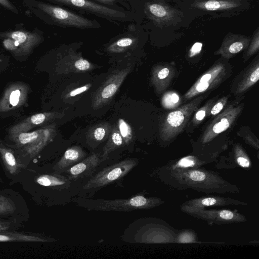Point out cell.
<instances>
[{"label":"cell","mask_w":259,"mask_h":259,"mask_svg":"<svg viewBox=\"0 0 259 259\" xmlns=\"http://www.w3.org/2000/svg\"><path fill=\"white\" fill-rule=\"evenodd\" d=\"M227 101V98H222L218 101L210 110V113L212 115H215L220 113Z\"/></svg>","instance_id":"obj_38"},{"label":"cell","mask_w":259,"mask_h":259,"mask_svg":"<svg viewBox=\"0 0 259 259\" xmlns=\"http://www.w3.org/2000/svg\"><path fill=\"white\" fill-rule=\"evenodd\" d=\"M85 155V152L80 147L73 146L69 147L52 166V172L58 174L65 172L70 167L84 159Z\"/></svg>","instance_id":"obj_25"},{"label":"cell","mask_w":259,"mask_h":259,"mask_svg":"<svg viewBox=\"0 0 259 259\" xmlns=\"http://www.w3.org/2000/svg\"><path fill=\"white\" fill-rule=\"evenodd\" d=\"M69 60L68 65L71 66V70L75 72L90 71L94 68V65L88 60L79 55H75Z\"/></svg>","instance_id":"obj_30"},{"label":"cell","mask_w":259,"mask_h":259,"mask_svg":"<svg viewBox=\"0 0 259 259\" xmlns=\"http://www.w3.org/2000/svg\"><path fill=\"white\" fill-rule=\"evenodd\" d=\"M101 155L93 153L70 167L65 172L70 180L91 176L101 163Z\"/></svg>","instance_id":"obj_24"},{"label":"cell","mask_w":259,"mask_h":259,"mask_svg":"<svg viewBox=\"0 0 259 259\" xmlns=\"http://www.w3.org/2000/svg\"><path fill=\"white\" fill-rule=\"evenodd\" d=\"M0 4L6 9L13 11L15 13H17V11L16 8L9 0H0Z\"/></svg>","instance_id":"obj_42"},{"label":"cell","mask_w":259,"mask_h":259,"mask_svg":"<svg viewBox=\"0 0 259 259\" xmlns=\"http://www.w3.org/2000/svg\"><path fill=\"white\" fill-rule=\"evenodd\" d=\"M124 145V141L119 133L117 124L112 126L108 141L103 148V153L101 155V162H103L108 157L109 154Z\"/></svg>","instance_id":"obj_27"},{"label":"cell","mask_w":259,"mask_h":259,"mask_svg":"<svg viewBox=\"0 0 259 259\" xmlns=\"http://www.w3.org/2000/svg\"><path fill=\"white\" fill-rule=\"evenodd\" d=\"M4 47L8 50L11 51L15 55L17 51V47L15 45V40L11 38L6 37L3 40Z\"/></svg>","instance_id":"obj_40"},{"label":"cell","mask_w":259,"mask_h":259,"mask_svg":"<svg viewBox=\"0 0 259 259\" xmlns=\"http://www.w3.org/2000/svg\"><path fill=\"white\" fill-rule=\"evenodd\" d=\"M73 8L82 10L111 20L128 21L127 14L89 0H48Z\"/></svg>","instance_id":"obj_11"},{"label":"cell","mask_w":259,"mask_h":259,"mask_svg":"<svg viewBox=\"0 0 259 259\" xmlns=\"http://www.w3.org/2000/svg\"><path fill=\"white\" fill-rule=\"evenodd\" d=\"M251 0H190L178 6L193 20L204 16L231 18L251 9Z\"/></svg>","instance_id":"obj_3"},{"label":"cell","mask_w":259,"mask_h":259,"mask_svg":"<svg viewBox=\"0 0 259 259\" xmlns=\"http://www.w3.org/2000/svg\"><path fill=\"white\" fill-rule=\"evenodd\" d=\"M180 210L197 219L204 221L210 225H226L243 223L247 220L245 216L237 209H205L190 207L181 205Z\"/></svg>","instance_id":"obj_6"},{"label":"cell","mask_w":259,"mask_h":259,"mask_svg":"<svg viewBox=\"0 0 259 259\" xmlns=\"http://www.w3.org/2000/svg\"><path fill=\"white\" fill-rule=\"evenodd\" d=\"M211 104L212 102H210V103H207V105L206 104L203 108L199 110L196 113L195 118H194L193 120L197 123L202 121L205 116L206 112Z\"/></svg>","instance_id":"obj_36"},{"label":"cell","mask_w":259,"mask_h":259,"mask_svg":"<svg viewBox=\"0 0 259 259\" xmlns=\"http://www.w3.org/2000/svg\"><path fill=\"white\" fill-rule=\"evenodd\" d=\"M136 158H126L106 167L91 177L83 186L85 190L105 187L124 177L138 164Z\"/></svg>","instance_id":"obj_8"},{"label":"cell","mask_w":259,"mask_h":259,"mask_svg":"<svg viewBox=\"0 0 259 259\" xmlns=\"http://www.w3.org/2000/svg\"><path fill=\"white\" fill-rule=\"evenodd\" d=\"M255 65L250 69L240 82L237 92H242L245 91L258 81L259 79V66L257 61Z\"/></svg>","instance_id":"obj_28"},{"label":"cell","mask_w":259,"mask_h":259,"mask_svg":"<svg viewBox=\"0 0 259 259\" xmlns=\"http://www.w3.org/2000/svg\"><path fill=\"white\" fill-rule=\"evenodd\" d=\"M252 164L249 156L239 144L234 147L232 154L229 157L221 158L215 164L218 169H234L236 167L250 168Z\"/></svg>","instance_id":"obj_23"},{"label":"cell","mask_w":259,"mask_h":259,"mask_svg":"<svg viewBox=\"0 0 259 259\" xmlns=\"http://www.w3.org/2000/svg\"><path fill=\"white\" fill-rule=\"evenodd\" d=\"M28 86L22 82L10 85L0 99V112H6L20 107L26 102Z\"/></svg>","instance_id":"obj_14"},{"label":"cell","mask_w":259,"mask_h":259,"mask_svg":"<svg viewBox=\"0 0 259 259\" xmlns=\"http://www.w3.org/2000/svg\"><path fill=\"white\" fill-rule=\"evenodd\" d=\"M0 164L6 177L10 180L9 185L17 184L27 168L19 163L13 149L1 141Z\"/></svg>","instance_id":"obj_13"},{"label":"cell","mask_w":259,"mask_h":259,"mask_svg":"<svg viewBox=\"0 0 259 259\" xmlns=\"http://www.w3.org/2000/svg\"><path fill=\"white\" fill-rule=\"evenodd\" d=\"M144 12L159 34L175 39L184 34L180 30L188 27L193 21L176 5L165 0H147Z\"/></svg>","instance_id":"obj_2"},{"label":"cell","mask_w":259,"mask_h":259,"mask_svg":"<svg viewBox=\"0 0 259 259\" xmlns=\"http://www.w3.org/2000/svg\"><path fill=\"white\" fill-rule=\"evenodd\" d=\"M64 115V112L59 111L45 112L32 115L11 127L9 130V137L21 132H28L36 126L61 119Z\"/></svg>","instance_id":"obj_16"},{"label":"cell","mask_w":259,"mask_h":259,"mask_svg":"<svg viewBox=\"0 0 259 259\" xmlns=\"http://www.w3.org/2000/svg\"><path fill=\"white\" fill-rule=\"evenodd\" d=\"M3 180L2 179V177L1 176V172H0V183H3Z\"/></svg>","instance_id":"obj_45"},{"label":"cell","mask_w":259,"mask_h":259,"mask_svg":"<svg viewBox=\"0 0 259 259\" xmlns=\"http://www.w3.org/2000/svg\"><path fill=\"white\" fill-rule=\"evenodd\" d=\"M196 232L191 229L179 230L177 234L175 243H199Z\"/></svg>","instance_id":"obj_31"},{"label":"cell","mask_w":259,"mask_h":259,"mask_svg":"<svg viewBox=\"0 0 259 259\" xmlns=\"http://www.w3.org/2000/svg\"><path fill=\"white\" fill-rule=\"evenodd\" d=\"M54 238L39 233L17 230L0 231V242L51 243Z\"/></svg>","instance_id":"obj_22"},{"label":"cell","mask_w":259,"mask_h":259,"mask_svg":"<svg viewBox=\"0 0 259 259\" xmlns=\"http://www.w3.org/2000/svg\"><path fill=\"white\" fill-rule=\"evenodd\" d=\"M251 38L250 36L229 32L224 37L221 46L216 53L225 57H230L246 49Z\"/></svg>","instance_id":"obj_21"},{"label":"cell","mask_w":259,"mask_h":259,"mask_svg":"<svg viewBox=\"0 0 259 259\" xmlns=\"http://www.w3.org/2000/svg\"><path fill=\"white\" fill-rule=\"evenodd\" d=\"M112 125L108 122L98 123L90 127L87 132V140L93 147H96L108 138Z\"/></svg>","instance_id":"obj_26"},{"label":"cell","mask_w":259,"mask_h":259,"mask_svg":"<svg viewBox=\"0 0 259 259\" xmlns=\"http://www.w3.org/2000/svg\"><path fill=\"white\" fill-rule=\"evenodd\" d=\"M2 61V60L0 59V62H1Z\"/></svg>","instance_id":"obj_46"},{"label":"cell","mask_w":259,"mask_h":259,"mask_svg":"<svg viewBox=\"0 0 259 259\" xmlns=\"http://www.w3.org/2000/svg\"><path fill=\"white\" fill-rule=\"evenodd\" d=\"M92 86V84L91 83H88L87 84H85L81 87L76 88L71 91H70L67 95L66 98H69L71 97H74L75 96H77V95H79L86 91L88 90Z\"/></svg>","instance_id":"obj_37"},{"label":"cell","mask_w":259,"mask_h":259,"mask_svg":"<svg viewBox=\"0 0 259 259\" xmlns=\"http://www.w3.org/2000/svg\"><path fill=\"white\" fill-rule=\"evenodd\" d=\"M202 44L200 42L195 43L190 50V57H193L198 54L200 52L202 48Z\"/></svg>","instance_id":"obj_41"},{"label":"cell","mask_w":259,"mask_h":259,"mask_svg":"<svg viewBox=\"0 0 259 259\" xmlns=\"http://www.w3.org/2000/svg\"><path fill=\"white\" fill-rule=\"evenodd\" d=\"M179 101V96L175 93H171L165 95L162 100V104L166 108H172Z\"/></svg>","instance_id":"obj_34"},{"label":"cell","mask_w":259,"mask_h":259,"mask_svg":"<svg viewBox=\"0 0 259 259\" xmlns=\"http://www.w3.org/2000/svg\"><path fill=\"white\" fill-rule=\"evenodd\" d=\"M0 36L11 38L18 42L19 47L16 56L28 54L41 40L38 33L23 30L3 32L0 33Z\"/></svg>","instance_id":"obj_20"},{"label":"cell","mask_w":259,"mask_h":259,"mask_svg":"<svg viewBox=\"0 0 259 259\" xmlns=\"http://www.w3.org/2000/svg\"><path fill=\"white\" fill-rule=\"evenodd\" d=\"M204 97L201 96L177 110L170 112L162 123L160 136L163 141H169L176 137L187 123Z\"/></svg>","instance_id":"obj_7"},{"label":"cell","mask_w":259,"mask_h":259,"mask_svg":"<svg viewBox=\"0 0 259 259\" xmlns=\"http://www.w3.org/2000/svg\"><path fill=\"white\" fill-rule=\"evenodd\" d=\"M217 156L189 155L170 161L159 168L162 171H172L200 167L216 160Z\"/></svg>","instance_id":"obj_18"},{"label":"cell","mask_w":259,"mask_h":259,"mask_svg":"<svg viewBox=\"0 0 259 259\" xmlns=\"http://www.w3.org/2000/svg\"><path fill=\"white\" fill-rule=\"evenodd\" d=\"M78 206L88 210L97 211H131L149 209L156 207L165 203L157 197H146L138 194L126 199H104L79 197L74 200Z\"/></svg>","instance_id":"obj_4"},{"label":"cell","mask_w":259,"mask_h":259,"mask_svg":"<svg viewBox=\"0 0 259 259\" xmlns=\"http://www.w3.org/2000/svg\"><path fill=\"white\" fill-rule=\"evenodd\" d=\"M169 70L167 68H163L160 69L158 72L156 71L153 74L152 81H155L158 79L162 80L165 78L169 74Z\"/></svg>","instance_id":"obj_39"},{"label":"cell","mask_w":259,"mask_h":259,"mask_svg":"<svg viewBox=\"0 0 259 259\" xmlns=\"http://www.w3.org/2000/svg\"><path fill=\"white\" fill-rule=\"evenodd\" d=\"M137 41V39L135 37H122L110 45L107 51L112 53L123 52L133 47Z\"/></svg>","instance_id":"obj_29"},{"label":"cell","mask_w":259,"mask_h":259,"mask_svg":"<svg viewBox=\"0 0 259 259\" xmlns=\"http://www.w3.org/2000/svg\"><path fill=\"white\" fill-rule=\"evenodd\" d=\"M245 202L229 197L210 195L189 199L182 205L197 208H205L208 207L226 206L229 205L246 206Z\"/></svg>","instance_id":"obj_19"},{"label":"cell","mask_w":259,"mask_h":259,"mask_svg":"<svg viewBox=\"0 0 259 259\" xmlns=\"http://www.w3.org/2000/svg\"><path fill=\"white\" fill-rule=\"evenodd\" d=\"M245 54L246 57H249L257 52L259 49V28L253 32Z\"/></svg>","instance_id":"obj_33"},{"label":"cell","mask_w":259,"mask_h":259,"mask_svg":"<svg viewBox=\"0 0 259 259\" xmlns=\"http://www.w3.org/2000/svg\"><path fill=\"white\" fill-rule=\"evenodd\" d=\"M116 124L124 141V145H128L132 142L133 138V131L131 126L122 118L118 119Z\"/></svg>","instance_id":"obj_32"},{"label":"cell","mask_w":259,"mask_h":259,"mask_svg":"<svg viewBox=\"0 0 259 259\" xmlns=\"http://www.w3.org/2000/svg\"><path fill=\"white\" fill-rule=\"evenodd\" d=\"M29 219V209L23 196L11 188L0 189V221L23 225Z\"/></svg>","instance_id":"obj_5"},{"label":"cell","mask_w":259,"mask_h":259,"mask_svg":"<svg viewBox=\"0 0 259 259\" xmlns=\"http://www.w3.org/2000/svg\"><path fill=\"white\" fill-rule=\"evenodd\" d=\"M23 225L10 221H0V231L18 230Z\"/></svg>","instance_id":"obj_35"},{"label":"cell","mask_w":259,"mask_h":259,"mask_svg":"<svg viewBox=\"0 0 259 259\" xmlns=\"http://www.w3.org/2000/svg\"><path fill=\"white\" fill-rule=\"evenodd\" d=\"M165 1H166L167 2H168L170 3H172L178 7L182 4L187 3V2H188L190 0H165Z\"/></svg>","instance_id":"obj_43"},{"label":"cell","mask_w":259,"mask_h":259,"mask_svg":"<svg viewBox=\"0 0 259 259\" xmlns=\"http://www.w3.org/2000/svg\"><path fill=\"white\" fill-rule=\"evenodd\" d=\"M98 2H100L102 3L105 4H113L115 0H96Z\"/></svg>","instance_id":"obj_44"},{"label":"cell","mask_w":259,"mask_h":259,"mask_svg":"<svg viewBox=\"0 0 259 259\" xmlns=\"http://www.w3.org/2000/svg\"><path fill=\"white\" fill-rule=\"evenodd\" d=\"M153 221L147 225L141 242L146 243H175L179 230L163 220L154 218Z\"/></svg>","instance_id":"obj_12"},{"label":"cell","mask_w":259,"mask_h":259,"mask_svg":"<svg viewBox=\"0 0 259 259\" xmlns=\"http://www.w3.org/2000/svg\"><path fill=\"white\" fill-rule=\"evenodd\" d=\"M241 108H233L230 106L219 116H218L208 127L203 135L201 142L205 144L212 141L217 135L227 130L234 121Z\"/></svg>","instance_id":"obj_15"},{"label":"cell","mask_w":259,"mask_h":259,"mask_svg":"<svg viewBox=\"0 0 259 259\" xmlns=\"http://www.w3.org/2000/svg\"><path fill=\"white\" fill-rule=\"evenodd\" d=\"M131 66L119 69L111 74L93 96L92 107L95 110L108 104L118 91L131 71Z\"/></svg>","instance_id":"obj_10"},{"label":"cell","mask_w":259,"mask_h":259,"mask_svg":"<svg viewBox=\"0 0 259 259\" xmlns=\"http://www.w3.org/2000/svg\"><path fill=\"white\" fill-rule=\"evenodd\" d=\"M38 8L56 23L62 26L80 29L101 27L97 22L91 20L61 7L39 2Z\"/></svg>","instance_id":"obj_9"},{"label":"cell","mask_w":259,"mask_h":259,"mask_svg":"<svg viewBox=\"0 0 259 259\" xmlns=\"http://www.w3.org/2000/svg\"><path fill=\"white\" fill-rule=\"evenodd\" d=\"M158 175L165 185L178 190L189 189L206 194L240 192L238 186L226 180L218 172L204 168L172 171L158 170Z\"/></svg>","instance_id":"obj_1"},{"label":"cell","mask_w":259,"mask_h":259,"mask_svg":"<svg viewBox=\"0 0 259 259\" xmlns=\"http://www.w3.org/2000/svg\"><path fill=\"white\" fill-rule=\"evenodd\" d=\"M225 69L222 64H217L204 74L185 95L186 99L206 91L219 83L225 75Z\"/></svg>","instance_id":"obj_17"}]
</instances>
